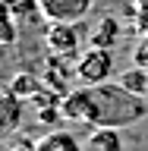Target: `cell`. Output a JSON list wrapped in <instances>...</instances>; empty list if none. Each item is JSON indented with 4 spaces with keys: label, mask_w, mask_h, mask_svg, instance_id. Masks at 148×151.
I'll return each mask as SVG.
<instances>
[{
    "label": "cell",
    "mask_w": 148,
    "mask_h": 151,
    "mask_svg": "<svg viewBox=\"0 0 148 151\" xmlns=\"http://www.w3.org/2000/svg\"><path fill=\"white\" fill-rule=\"evenodd\" d=\"M60 107H63L66 120H79L88 126H113V129L139 123L148 113V104L142 101V94H132L120 82L79 85L73 91H66Z\"/></svg>",
    "instance_id": "6da1fadb"
},
{
    "label": "cell",
    "mask_w": 148,
    "mask_h": 151,
    "mask_svg": "<svg viewBox=\"0 0 148 151\" xmlns=\"http://www.w3.org/2000/svg\"><path fill=\"white\" fill-rule=\"evenodd\" d=\"M76 73L82 85H101L110 82L113 76V50L107 47H88L85 54L76 57Z\"/></svg>",
    "instance_id": "7a4b0ae2"
},
{
    "label": "cell",
    "mask_w": 148,
    "mask_h": 151,
    "mask_svg": "<svg viewBox=\"0 0 148 151\" xmlns=\"http://www.w3.org/2000/svg\"><path fill=\"white\" fill-rule=\"evenodd\" d=\"M44 41L51 47V54L60 57H79V47H82L85 35L79 22H51V28L44 32Z\"/></svg>",
    "instance_id": "3957f363"
},
{
    "label": "cell",
    "mask_w": 148,
    "mask_h": 151,
    "mask_svg": "<svg viewBox=\"0 0 148 151\" xmlns=\"http://www.w3.org/2000/svg\"><path fill=\"white\" fill-rule=\"evenodd\" d=\"M47 22H82L92 13V0H38Z\"/></svg>",
    "instance_id": "277c9868"
},
{
    "label": "cell",
    "mask_w": 148,
    "mask_h": 151,
    "mask_svg": "<svg viewBox=\"0 0 148 151\" xmlns=\"http://www.w3.org/2000/svg\"><path fill=\"white\" fill-rule=\"evenodd\" d=\"M22 123V98L13 94V88L0 85V142H6Z\"/></svg>",
    "instance_id": "5b68a950"
},
{
    "label": "cell",
    "mask_w": 148,
    "mask_h": 151,
    "mask_svg": "<svg viewBox=\"0 0 148 151\" xmlns=\"http://www.w3.org/2000/svg\"><path fill=\"white\" fill-rule=\"evenodd\" d=\"M120 38H123L120 19H117V16H104L101 22L88 32V44H92V47H107V50H113Z\"/></svg>",
    "instance_id": "8992f818"
},
{
    "label": "cell",
    "mask_w": 148,
    "mask_h": 151,
    "mask_svg": "<svg viewBox=\"0 0 148 151\" xmlns=\"http://www.w3.org/2000/svg\"><path fill=\"white\" fill-rule=\"evenodd\" d=\"M85 151H123L120 129H113V126H92L88 139H85Z\"/></svg>",
    "instance_id": "52a82bcc"
},
{
    "label": "cell",
    "mask_w": 148,
    "mask_h": 151,
    "mask_svg": "<svg viewBox=\"0 0 148 151\" xmlns=\"http://www.w3.org/2000/svg\"><path fill=\"white\" fill-rule=\"evenodd\" d=\"M32 151H85V148L79 145V139H76L73 132L54 129V132H47L44 139H38L32 145Z\"/></svg>",
    "instance_id": "ba28073f"
},
{
    "label": "cell",
    "mask_w": 148,
    "mask_h": 151,
    "mask_svg": "<svg viewBox=\"0 0 148 151\" xmlns=\"http://www.w3.org/2000/svg\"><path fill=\"white\" fill-rule=\"evenodd\" d=\"M117 82H120L123 88H129L132 94H142V98H145V94H148V66L132 63L126 73H120V79H117Z\"/></svg>",
    "instance_id": "9c48e42d"
},
{
    "label": "cell",
    "mask_w": 148,
    "mask_h": 151,
    "mask_svg": "<svg viewBox=\"0 0 148 151\" xmlns=\"http://www.w3.org/2000/svg\"><path fill=\"white\" fill-rule=\"evenodd\" d=\"M9 88H13V94H16V98H22V101H32V98H35L38 91H41V88H44V82H41V79H35V76H16V79H13V82H9Z\"/></svg>",
    "instance_id": "30bf717a"
},
{
    "label": "cell",
    "mask_w": 148,
    "mask_h": 151,
    "mask_svg": "<svg viewBox=\"0 0 148 151\" xmlns=\"http://www.w3.org/2000/svg\"><path fill=\"white\" fill-rule=\"evenodd\" d=\"M32 6H38V0H0V9L9 13V16H22Z\"/></svg>",
    "instance_id": "8fae6325"
},
{
    "label": "cell",
    "mask_w": 148,
    "mask_h": 151,
    "mask_svg": "<svg viewBox=\"0 0 148 151\" xmlns=\"http://www.w3.org/2000/svg\"><path fill=\"white\" fill-rule=\"evenodd\" d=\"M136 63H139V66H148V38L136 47Z\"/></svg>",
    "instance_id": "7c38bea8"
},
{
    "label": "cell",
    "mask_w": 148,
    "mask_h": 151,
    "mask_svg": "<svg viewBox=\"0 0 148 151\" xmlns=\"http://www.w3.org/2000/svg\"><path fill=\"white\" fill-rule=\"evenodd\" d=\"M139 32L148 38V9H139Z\"/></svg>",
    "instance_id": "4fadbf2b"
},
{
    "label": "cell",
    "mask_w": 148,
    "mask_h": 151,
    "mask_svg": "<svg viewBox=\"0 0 148 151\" xmlns=\"http://www.w3.org/2000/svg\"><path fill=\"white\" fill-rule=\"evenodd\" d=\"M139 3V9H148V0H136Z\"/></svg>",
    "instance_id": "5bb4252c"
},
{
    "label": "cell",
    "mask_w": 148,
    "mask_h": 151,
    "mask_svg": "<svg viewBox=\"0 0 148 151\" xmlns=\"http://www.w3.org/2000/svg\"><path fill=\"white\" fill-rule=\"evenodd\" d=\"M0 151H3V142H0Z\"/></svg>",
    "instance_id": "9a60e30c"
}]
</instances>
